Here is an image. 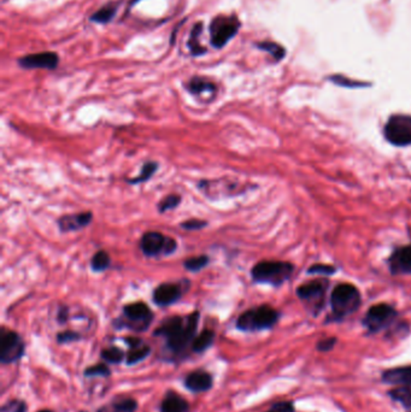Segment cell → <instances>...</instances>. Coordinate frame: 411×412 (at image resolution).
<instances>
[{"label": "cell", "mask_w": 411, "mask_h": 412, "mask_svg": "<svg viewBox=\"0 0 411 412\" xmlns=\"http://www.w3.org/2000/svg\"><path fill=\"white\" fill-rule=\"evenodd\" d=\"M200 314L198 311L191 312L187 316H171L160 324L153 332L155 336L166 339L167 347L173 353H181L183 349L195 338Z\"/></svg>", "instance_id": "obj_1"}, {"label": "cell", "mask_w": 411, "mask_h": 412, "mask_svg": "<svg viewBox=\"0 0 411 412\" xmlns=\"http://www.w3.org/2000/svg\"><path fill=\"white\" fill-rule=\"evenodd\" d=\"M294 267L288 262L262 261L252 268V280L257 283L270 286H281L291 279Z\"/></svg>", "instance_id": "obj_2"}, {"label": "cell", "mask_w": 411, "mask_h": 412, "mask_svg": "<svg viewBox=\"0 0 411 412\" xmlns=\"http://www.w3.org/2000/svg\"><path fill=\"white\" fill-rule=\"evenodd\" d=\"M279 320V312L269 305L250 308L236 320V328L242 332H256L269 329L275 326Z\"/></svg>", "instance_id": "obj_3"}, {"label": "cell", "mask_w": 411, "mask_h": 412, "mask_svg": "<svg viewBox=\"0 0 411 412\" xmlns=\"http://www.w3.org/2000/svg\"><path fill=\"white\" fill-rule=\"evenodd\" d=\"M331 304L333 316L344 318L358 310L361 305V293L353 285L340 283L333 289Z\"/></svg>", "instance_id": "obj_4"}, {"label": "cell", "mask_w": 411, "mask_h": 412, "mask_svg": "<svg viewBox=\"0 0 411 412\" xmlns=\"http://www.w3.org/2000/svg\"><path fill=\"white\" fill-rule=\"evenodd\" d=\"M153 320V312L147 304L142 301L130 302L123 306L122 317L117 321L118 328L124 327L135 332H144Z\"/></svg>", "instance_id": "obj_5"}, {"label": "cell", "mask_w": 411, "mask_h": 412, "mask_svg": "<svg viewBox=\"0 0 411 412\" xmlns=\"http://www.w3.org/2000/svg\"><path fill=\"white\" fill-rule=\"evenodd\" d=\"M139 247L146 257L170 255L177 249L176 240L160 232H146L140 239Z\"/></svg>", "instance_id": "obj_6"}, {"label": "cell", "mask_w": 411, "mask_h": 412, "mask_svg": "<svg viewBox=\"0 0 411 412\" xmlns=\"http://www.w3.org/2000/svg\"><path fill=\"white\" fill-rule=\"evenodd\" d=\"M384 134L386 140L398 147L411 145V116L394 115L386 123Z\"/></svg>", "instance_id": "obj_7"}, {"label": "cell", "mask_w": 411, "mask_h": 412, "mask_svg": "<svg viewBox=\"0 0 411 412\" xmlns=\"http://www.w3.org/2000/svg\"><path fill=\"white\" fill-rule=\"evenodd\" d=\"M26 351L23 339L14 330L2 328L0 332V363L12 364L16 363L23 357Z\"/></svg>", "instance_id": "obj_8"}, {"label": "cell", "mask_w": 411, "mask_h": 412, "mask_svg": "<svg viewBox=\"0 0 411 412\" xmlns=\"http://www.w3.org/2000/svg\"><path fill=\"white\" fill-rule=\"evenodd\" d=\"M240 28V21L235 16L220 15L210 24L211 43L215 48H221L235 36Z\"/></svg>", "instance_id": "obj_9"}, {"label": "cell", "mask_w": 411, "mask_h": 412, "mask_svg": "<svg viewBox=\"0 0 411 412\" xmlns=\"http://www.w3.org/2000/svg\"><path fill=\"white\" fill-rule=\"evenodd\" d=\"M191 286V281L182 280L179 282H166L161 283L153 291V301L156 305L161 307H167L175 304L182 298L185 292Z\"/></svg>", "instance_id": "obj_10"}, {"label": "cell", "mask_w": 411, "mask_h": 412, "mask_svg": "<svg viewBox=\"0 0 411 412\" xmlns=\"http://www.w3.org/2000/svg\"><path fill=\"white\" fill-rule=\"evenodd\" d=\"M395 316H397V312L390 305L378 304L369 308L363 323L372 332H378L381 328L392 322Z\"/></svg>", "instance_id": "obj_11"}, {"label": "cell", "mask_w": 411, "mask_h": 412, "mask_svg": "<svg viewBox=\"0 0 411 412\" xmlns=\"http://www.w3.org/2000/svg\"><path fill=\"white\" fill-rule=\"evenodd\" d=\"M59 63L58 55L55 52H40L24 56L18 61V64L24 69H48L54 70Z\"/></svg>", "instance_id": "obj_12"}, {"label": "cell", "mask_w": 411, "mask_h": 412, "mask_svg": "<svg viewBox=\"0 0 411 412\" xmlns=\"http://www.w3.org/2000/svg\"><path fill=\"white\" fill-rule=\"evenodd\" d=\"M93 221L91 211L77 212V214L63 215L58 218L57 226L62 233H71L88 227Z\"/></svg>", "instance_id": "obj_13"}, {"label": "cell", "mask_w": 411, "mask_h": 412, "mask_svg": "<svg viewBox=\"0 0 411 412\" xmlns=\"http://www.w3.org/2000/svg\"><path fill=\"white\" fill-rule=\"evenodd\" d=\"M327 289L326 281H310V282L304 283L297 288V295L301 300L313 302V304L321 305L325 298V293Z\"/></svg>", "instance_id": "obj_14"}, {"label": "cell", "mask_w": 411, "mask_h": 412, "mask_svg": "<svg viewBox=\"0 0 411 412\" xmlns=\"http://www.w3.org/2000/svg\"><path fill=\"white\" fill-rule=\"evenodd\" d=\"M388 263L393 275H411V245L395 249Z\"/></svg>", "instance_id": "obj_15"}, {"label": "cell", "mask_w": 411, "mask_h": 412, "mask_svg": "<svg viewBox=\"0 0 411 412\" xmlns=\"http://www.w3.org/2000/svg\"><path fill=\"white\" fill-rule=\"evenodd\" d=\"M214 379L211 374L203 370L189 373L185 379V387L193 393L208 392L213 388Z\"/></svg>", "instance_id": "obj_16"}, {"label": "cell", "mask_w": 411, "mask_h": 412, "mask_svg": "<svg viewBox=\"0 0 411 412\" xmlns=\"http://www.w3.org/2000/svg\"><path fill=\"white\" fill-rule=\"evenodd\" d=\"M188 408L186 399L176 392H168L161 405V412H187Z\"/></svg>", "instance_id": "obj_17"}, {"label": "cell", "mask_w": 411, "mask_h": 412, "mask_svg": "<svg viewBox=\"0 0 411 412\" xmlns=\"http://www.w3.org/2000/svg\"><path fill=\"white\" fill-rule=\"evenodd\" d=\"M384 380L388 383L394 385H405L411 386V367L398 368L386 371L384 374Z\"/></svg>", "instance_id": "obj_18"}, {"label": "cell", "mask_w": 411, "mask_h": 412, "mask_svg": "<svg viewBox=\"0 0 411 412\" xmlns=\"http://www.w3.org/2000/svg\"><path fill=\"white\" fill-rule=\"evenodd\" d=\"M186 89L194 95H199L205 92H215L216 86L214 82L209 81L204 77H193L186 83Z\"/></svg>", "instance_id": "obj_19"}, {"label": "cell", "mask_w": 411, "mask_h": 412, "mask_svg": "<svg viewBox=\"0 0 411 412\" xmlns=\"http://www.w3.org/2000/svg\"><path fill=\"white\" fill-rule=\"evenodd\" d=\"M215 341V332L211 329H204L197 335L192 342V349L195 353H203L213 346Z\"/></svg>", "instance_id": "obj_20"}, {"label": "cell", "mask_w": 411, "mask_h": 412, "mask_svg": "<svg viewBox=\"0 0 411 412\" xmlns=\"http://www.w3.org/2000/svg\"><path fill=\"white\" fill-rule=\"evenodd\" d=\"M157 169H158L157 162H153V161L146 162V163L141 167V170H140L138 176L128 179L127 180V182H128L129 185H140V183L147 182V181L151 179L152 176H153V174L157 171Z\"/></svg>", "instance_id": "obj_21"}, {"label": "cell", "mask_w": 411, "mask_h": 412, "mask_svg": "<svg viewBox=\"0 0 411 412\" xmlns=\"http://www.w3.org/2000/svg\"><path fill=\"white\" fill-rule=\"evenodd\" d=\"M149 353H151V347L148 345H146V343H141V345L136 346V347L129 348V352L127 353L126 357V363L128 365L138 364L140 362L146 359Z\"/></svg>", "instance_id": "obj_22"}, {"label": "cell", "mask_w": 411, "mask_h": 412, "mask_svg": "<svg viewBox=\"0 0 411 412\" xmlns=\"http://www.w3.org/2000/svg\"><path fill=\"white\" fill-rule=\"evenodd\" d=\"M111 265V257L107 251L95 252L91 259V268L94 273H102L108 270Z\"/></svg>", "instance_id": "obj_23"}, {"label": "cell", "mask_w": 411, "mask_h": 412, "mask_svg": "<svg viewBox=\"0 0 411 412\" xmlns=\"http://www.w3.org/2000/svg\"><path fill=\"white\" fill-rule=\"evenodd\" d=\"M100 357L108 364H120L126 359L127 355L121 348L116 347V346H112V347H107L102 349Z\"/></svg>", "instance_id": "obj_24"}, {"label": "cell", "mask_w": 411, "mask_h": 412, "mask_svg": "<svg viewBox=\"0 0 411 412\" xmlns=\"http://www.w3.org/2000/svg\"><path fill=\"white\" fill-rule=\"evenodd\" d=\"M210 263V258L207 254L195 255V257H189L183 262V267L186 270L192 271V273H198L204 268H207Z\"/></svg>", "instance_id": "obj_25"}, {"label": "cell", "mask_w": 411, "mask_h": 412, "mask_svg": "<svg viewBox=\"0 0 411 412\" xmlns=\"http://www.w3.org/2000/svg\"><path fill=\"white\" fill-rule=\"evenodd\" d=\"M116 11H117L116 5L114 4L105 5L102 6L100 10L92 15L91 21L96 22V23H107V22H110L112 18H114Z\"/></svg>", "instance_id": "obj_26"}, {"label": "cell", "mask_w": 411, "mask_h": 412, "mask_svg": "<svg viewBox=\"0 0 411 412\" xmlns=\"http://www.w3.org/2000/svg\"><path fill=\"white\" fill-rule=\"evenodd\" d=\"M181 195L179 194H169L167 196H164L162 200L158 202V211L161 212V214H166V212L170 211V210H174V209H176L177 206L181 204Z\"/></svg>", "instance_id": "obj_27"}, {"label": "cell", "mask_w": 411, "mask_h": 412, "mask_svg": "<svg viewBox=\"0 0 411 412\" xmlns=\"http://www.w3.org/2000/svg\"><path fill=\"white\" fill-rule=\"evenodd\" d=\"M200 32H201V23H197L195 24V27L193 28V30L191 33V37H189V42H188L189 49L192 51L193 56H199V55H203V53H205V48H203V46L199 43V40H198L199 35H200Z\"/></svg>", "instance_id": "obj_28"}, {"label": "cell", "mask_w": 411, "mask_h": 412, "mask_svg": "<svg viewBox=\"0 0 411 412\" xmlns=\"http://www.w3.org/2000/svg\"><path fill=\"white\" fill-rule=\"evenodd\" d=\"M390 395L394 400L401 402L405 407H411V388L409 386L395 388L390 392Z\"/></svg>", "instance_id": "obj_29"}, {"label": "cell", "mask_w": 411, "mask_h": 412, "mask_svg": "<svg viewBox=\"0 0 411 412\" xmlns=\"http://www.w3.org/2000/svg\"><path fill=\"white\" fill-rule=\"evenodd\" d=\"M138 402L132 398H123L112 404V412H135Z\"/></svg>", "instance_id": "obj_30"}, {"label": "cell", "mask_w": 411, "mask_h": 412, "mask_svg": "<svg viewBox=\"0 0 411 412\" xmlns=\"http://www.w3.org/2000/svg\"><path fill=\"white\" fill-rule=\"evenodd\" d=\"M86 377H96V376H101V377H108L110 376L111 370L109 368L108 363H100V364H94L92 367L87 368V369L83 371Z\"/></svg>", "instance_id": "obj_31"}, {"label": "cell", "mask_w": 411, "mask_h": 412, "mask_svg": "<svg viewBox=\"0 0 411 412\" xmlns=\"http://www.w3.org/2000/svg\"><path fill=\"white\" fill-rule=\"evenodd\" d=\"M28 406L23 400H11L2 407V412H27Z\"/></svg>", "instance_id": "obj_32"}, {"label": "cell", "mask_w": 411, "mask_h": 412, "mask_svg": "<svg viewBox=\"0 0 411 412\" xmlns=\"http://www.w3.org/2000/svg\"><path fill=\"white\" fill-rule=\"evenodd\" d=\"M81 339V335L77 332H74V330H65V332H61L57 334V342L59 343H70L79 341Z\"/></svg>", "instance_id": "obj_33"}, {"label": "cell", "mask_w": 411, "mask_h": 412, "mask_svg": "<svg viewBox=\"0 0 411 412\" xmlns=\"http://www.w3.org/2000/svg\"><path fill=\"white\" fill-rule=\"evenodd\" d=\"M208 226V222L204 220H198V218H191L185 222L180 223V227L186 230H200Z\"/></svg>", "instance_id": "obj_34"}, {"label": "cell", "mask_w": 411, "mask_h": 412, "mask_svg": "<svg viewBox=\"0 0 411 412\" xmlns=\"http://www.w3.org/2000/svg\"><path fill=\"white\" fill-rule=\"evenodd\" d=\"M336 271V269L333 265L328 264H315L309 268L307 273L313 275H333Z\"/></svg>", "instance_id": "obj_35"}, {"label": "cell", "mask_w": 411, "mask_h": 412, "mask_svg": "<svg viewBox=\"0 0 411 412\" xmlns=\"http://www.w3.org/2000/svg\"><path fill=\"white\" fill-rule=\"evenodd\" d=\"M260 48L264 49V51H268L269 53H272V56L276 59H281L283 56V49L280 47V46L275 45L273 42H262L258 43Z\"/></svg>", "instance_id": "obj_36"}, {"label": "cell", "mask_w": 411, "mask_h": 412, "mask_svg": "<svg viewBox=\"0 0 411 412\" xmlns=\"http://www.w3.org/2000/svg\"><path fill=\"white\" fill-rule=\"evenodd\" d=\"M294 407L292 405V402H276L274 404L270 410H268L267 412H293Z\"/></svg>", "instance_id": "obj_37"}, {"label": "cell", "mask_w": 411, "mask_h": 412, "mask_svg": "<svg viewBox=\"0 0 411 412\" xmlns=\"http://www.w3.org/2000/svg\"><path fill=\"white\" fill-rule=\"evenodd\" d=\"M68 318H69V307L65 306V305H61L58 308L57 321L61 324H64V323H67Z\"/></svg>", "instance_id": "obj_38"}, {"label": "cell", "mask_w": 411, "mask_h": 412, "mask_svg": "<svg viewBox=\"0 0 411 412\" xmlns=\"http://www.w3.org/2000/svg\"><path fill=\"white\" fill-rule=\"evenodd\" d=\"M335 342H336L335 338L325 339V340H322V341L319 342V345H317V348H319L320 351H329V349H332L333 347H334Z\"/></svg>", "instance_id": "obj_39"}, {"label": "cell", "mask_w": 411, "mask_h": 412, "mask_svg": "<svg viewBox=\"0 0 411 412\" xmlns=\"http://www.w3.org/2000/svg\"><path fill=\"white\" fill-rule=\"evenodd\" d=\"M126 341L127 345L129 346V348H133V347H136V346H140L141 343H144L140 338H136V336H128V338H126Z\"/></svg>", "instance_id": "obj_40"}, {"label": "cell", "mask_w": 411, "mask_h": 412, "mask_svg": "<svg viewBox=\"0 0 411 412\" xmlns=\"http://www.w3.org/2000/svg\"><path fill=\"white\" fill-rule=\"evenodd\" d=\"M36 412H55V411L47 410V408H45V410H39V411H36Z\"/></svg>", "instance_id": "obj_41"}]
</instances>
